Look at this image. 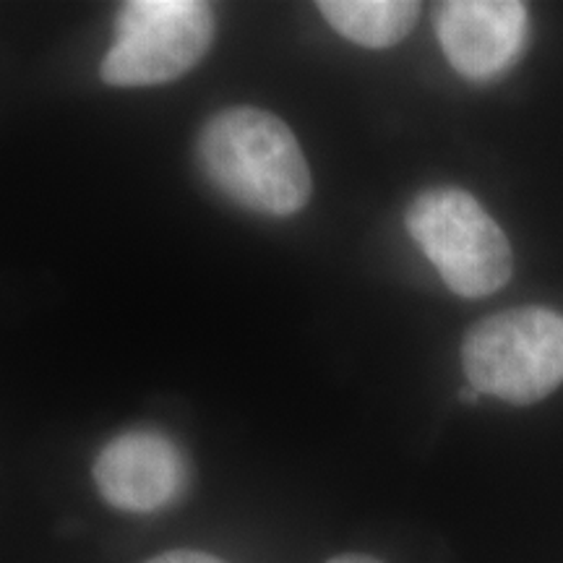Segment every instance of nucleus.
Here are the masks:
<instances>
[{"mask_svg":"<svg viewBox=\"0 0 563 563\" xmlns=\"http://www.w3.org/2000/svg\"><path fill=\"white\" fill-rule=\"evenodd\" d=\"M102 498L121 511L150 514L178 501L188 485L186 454L159 431H125L95 462Z\"/></svg>","mask_w":563,"mask_h":563,"instance_id":"nucleus-5","label":"nucleus"},{"mask_svg":"<svg viewBox=\"0 0 563 563\" xmlns=\"http://www.w3.org/2000/svg\"><path fill=\"white\" fill-rule=\"evenodd\" d=\"M329 563H382L376 559H371V555H357V553H347V555H336Z\"/></svg>","mask_w":563,"mask_h":563,"instance_id":"nucleus-9","label":"nucleus"},{"mask_svg":"<svg viewBox=\"0 0 563 563\" xmlns=\"http://www.w3.org/2000/svg\"><path fill=\"white\" fill-rule=\"evenodd\" d=\"M462 365L475 391L540 402L563 382V316L540 306L488 316L464 334Z\"/></svg>","mask_w":563,"mask_h":563,"instance_id":"nucleus-2","label":"nucleus"},{"mask_svg":"<svg viewBox=\"0 0 563 563\" xmlns=\"http://www.w3.org/2000/svg\"><path fill=\"white\" fill-rule=\"evenodd\" d=\"M530 13L517 0H449L435 11L441 51L456 74L490 81L522 55Z\"/></svg>","mask_w":563,"mask_h":563,"instance_id":"nucleus-6","label":"nucleus"},{"mask_svg":"<svg viewBox=\"0 0 563 563\" xmlns=\"http://www.w3.org/2000/svg\"><path fill=\"white\" fill-rule=\"evenodd\" d=\"M214 42V11L201 0H131L100 76L110 87H157L199 66Z\"/></svg>","mask_w":563,"mask_h":563,"instance_id":"nucleus-4","label":"nucleus"},{"mask_svg":"<svg viewBox=\"0 0 563 563\" xmlns=\"http://www.w3.org/2000/svg\"><path fill=\"white\" fill-rule=\"evenodd\" d=\"M199 167L238 207L290 217L311 199V170L290 125L256 108H230L199 133Z\"/></svg>","mask_w":563,"mask_h":563,"instance_id":"nucleus-1","label":"nucleus"},{"mask_svg":"<svg viewBox=\"0 0 563 563\" xmlns=\"http://www.w3.org/2000/svg\"><path fill=\"white\" fill-rule=\"evenodd\" d=\"M405 224L449 290L460 298H485L511 279L509 238L481 201L462 188L439 186L418 194Z\"/></svg>","mask_w":563,"mask_h":563,"instance_id":"nucleus-3","label":"nucleus"},{"mask_svg":"<svg viewBox=\"0 0 563 563\" xmlns=\"http://www.w3.org/2000/svg\"><path fill=\"white\" fill-rule=\"evenodd\" d=\"M144 563H224V561L201 551H167V553L154 555V559Z\"/></svg>","mask_w":563,"mask_h":563,"instance_id":"nucleus-8","label":"nucleus"},{"mask_svg":"<svg viewBox=\"0 0 563 563\" xmlns=\"http://www.w3.org/2000/svg\"><path fill=\"white\" fill-rule=\"evenodd\" d=\"M477 397H481V391H475L473 386H467V389H462L460 391V399L464 405H475L477 402Z\"/></svg>","mask_w":563,"mask_h":563,"instance_id":"nucleus-10","label":"nucleus"},{"mask_svg":"<svg viewBox=\"0 0 563 563\" xmlns=\"http://www.w3.org/2000/svg\"><path fill=\"white\" fill-rule=\"evenodd\" d=\"M321 16L336 34L368 51L399 45L420 16V3L407 0H323Z\"/></svg>","mask_w":563,"mask_h":563,"instance_id":"nucleus-7","label":"nucleus"}]
</instances>
